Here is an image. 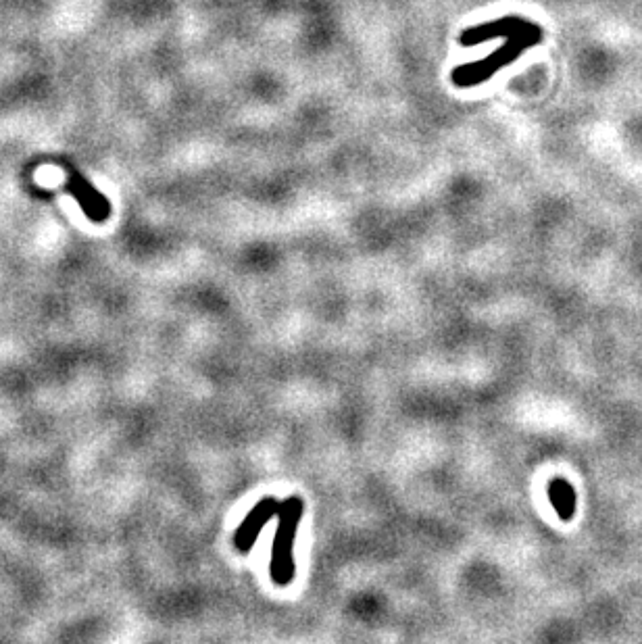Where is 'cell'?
Returning a JSON list of instances; mask_svg holds the SVG:
<instances>
[{"instance_id": "obj_3", "label": "cell", "mask_w": 642, "mask_h": 644, "mask_svg": "<svg viewBox=\"0 0 642 644\" xmlns=\"http://www.w3.org/2000/svg\"><path fill=\"white\" fill-rule=\"evenodd\" d=\"M278 509H280V501L276 499H263L259 501L251 513L244 517V522L240 524V528L236 530V536H234V542H236V549L240 553H249L253 549V544L255 540L259 538L261 530L265 528V524L269 522L271 517H276L278 515Z\"/></svg>"}, {"instance_id": "obj_4", "label": "cell", "mask_w": 642, "mask_h": 644, "mask_svg": "<svg viewBox=\"0 0 642 644\" xmlns=\"http://www.w3.org/2000/svg\"><path fill=\"white\" fill-rule=\"evenodd\" d=\"M549 490H551V501L557 507L559 515L563 519L570 517L574 513V492H572V488L567 486L563 480H555Z\"/></svg>"}, {"instance_id": "obj_2", "label": "cell", "mask_w": 642, "mask_h": 644, "mask_svg": "<svg viewBox=\"0 0 642 644\" xmlns=\"http://www.w3.org/2000/svg\"><path fill=\"white\" fill-rule=\"evenodd\" d=\"M540 34L528 26V30H522L511 36L509 44H505L503 48H499L497 53H492L490 57L474 63V65H463L459 69L453 71V84L459 88H472L478 86L482 82H486L492 73L499 71L501 67L509 65L517 55H520L526 46H530Z\"/></svg>"}, {"instance_id": "obj_1", "label": "cell", "mask_w": 642, "mask_h": 644, "mask_svg": "<svg viewBox=\"0 0 642 644\" xmlns=\"http://www.w3.org/2000/svg\"><path fill=\"white\" fill-rule=\"evenodd\" d=\"M305 513V501L301 497H288L278 509V530L271 544V563L269 574L278 586H288L294 580V540L299 532V524Z\"/></svg>"}]
</instances>
